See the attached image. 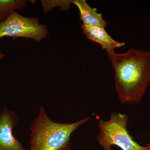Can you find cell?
I'll use <instances>...</instances> for the list:
<instances>
[{"label":"cell","instance_id":"obj_1","mask_svg":"<svg viewBox=\"0 0 150 150\" xmlns=\"http://www.w3.org/2000/svg\"><path fill=\"white\" fill-rule=\"evenodd\" d=\"M107 54L115 73L120 102L139 104L150 83V51L131 48L123 54L110 51Z\"/></svg>","mask_w":150,"mask_h":150},{"label":"cell","instance_id":"obj_2","mask_svg":"<svg viewBox=\"0 0 150 150\" xmlns=\"http://www.w3.org/2000/svg\"><path fill=\"white\" fill-rule=\"evenodd\" d=\"M90 119V117H88L71 123L54 122L41 106L30 127V146L28 150H62L69 148L71 134Z\"/></svg>","mask_w":150,"mask_h":150},{"label":"cell","instance_id":"obj_3","mask_svg":"<svg viewBox=\"0 0 150 150\" xmlns=\"http://www.w3.org/2000/svg\"><path fill=\"white\" fill-rule=\"evenodd\" d=\"M129 116L120 112H113L110 119L98 120L99 132L97 136L98 144L103 150H111L116 146L122 150H149L147 146L139 144L129 134L127 126Z\"/></svg>","mask_w":150,"mask_h":150},{"label":"cell","instance_id":"obj_4","mask_svg":"<svg viewBox=\"0 0 150 150\" xmlns=\"http://www.w3.org/2000/svg\"><path fill=\"white\" fill-rule=\"evenodd\" d=\"M48 34L47 26L40 23L38 18L25 17L15 11L0 25V38H23L40 42L47 38Z\"/></svg>","mask_w":150,"mask_h":150},{"label":"cell","instance_id":"obj_5","mask_svg":"<svg viewBox=\"0 0 150 150\" xmlns=\"http://www.w3.org/2000/svg\"><path fill=\"white\" fill-rule=\"evenodd\" d=\"M17 122L16 113L4 105L0 113V150H28L14 136L13 131Z\"/></svg>","mask_w":150,"mask_h":150},{"label":"cell","instance_id":"obj_6","mask_svg":"<svg viewBox=\"0 0 150 150\" xmlns=\"http://www.w3.org/2000/svg\"><path fill=\"white\" fill-rule=\"evenodd\" d=\"M81 28L88 39L98 43L106 52L114 51L115 48L125 46V43L113 40L104 28L90 26L83 23Z\"/></svg>","mask_w":150,"mask_h":150},{"label":"cell","instance_id":"obj_7","mask_svg":"<svg viewBox=\"0 0 150 150\" xmlns=\"http://www.w3.org/2000/svg\"><path fill=\"white\" fill-rule=\"evenodd\" d=\"M71 4L76 6L79 11L80 19L83 24L92 26L105 28L107 23L101 14L98 13L97 9L92 8L86 0H72Z\"/></svg>","mask_w":150,"mask_h":150},{"label":"cell","instance_id":"obj_8","mask_svg":"<svg viewBox=\"0 0 150 150\" xmlns=\"http://www.w3.org/2000/svg\"><path fill=\"white\" fill-rule=\"evenodd\" d=\"M25 2L24 0H0V25L16 10L23 9Z\"/></svg>","mask_w":150,"mask_h":150},{"label":"cell","instance_id":"obj_9","mask_svg":"<svg viewBox=\"0 0 150 150\" xmlns=\"http://www.w3.org/2000/svg\"><path fill=\"white\" fill-rule=\"evenodd\" d=\"M72 1L69 0H41L40 1L43 12L48 13L56 7H60L62 11H66L69 8Z\"/></svg>","mask_w":150,"mask_h":150},{"label":"cell","instance_id":"obj_10","mask_svg":"<svg viewBox=\"0 0 150 150\" xmlns=\"http://www.w3.org/2000/svg\"><path fill=\"white\" fill-rule=\"evenodd\" d=\"M5 56V54H3L1 51H0V61H1V60H2V59H4Z\"/></svg>","mask_w":150,"mask_h":150},{"label":"cell","instance_id":"obj_11","mask_svg":"<svg viewBox=\"0 0 150 150\" xmlns=\"http://www.w3.org/2000/svg\"><path fill=\"white\" fill-rule=\"evenodd\" d=\"M62 150H71L70 148H68V149H63Z\"/></svg>","mask_w":150,"mask_h":150},{"label":"cell","instance_id":"obj_12","mask_svg":"<svg viewBox=\"0 0 150 150\" xmlns=\"http://www.w3.org/2000/svg\"><path fill=\"white\" fill-rule=\"evenodd\" d=\"M147 146L148 147H149V150H150V144H148L147 145Z\"/></svg>","mask_w":150,"mask_h":150}]
</instances>
